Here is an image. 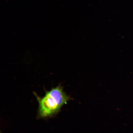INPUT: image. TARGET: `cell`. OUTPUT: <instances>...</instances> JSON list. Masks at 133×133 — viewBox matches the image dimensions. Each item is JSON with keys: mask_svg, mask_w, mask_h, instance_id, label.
<instances>
[{"mask_svg": "<svg viewBox=\"0 0 133 133\" xmlns=\"http://www.w3.org/2000/svg\"><path fill=\"white\" fill-rule=\"evenodd\" d=\"M70 99L59 85L46 92L43 98H37L39 103V114L42 117H47L57 113L62 106Z\"/></svg>", "mask_w": 133, "mask_h": 133, "instance_id": "cell-1", "label": "cell"}]
</instances>
